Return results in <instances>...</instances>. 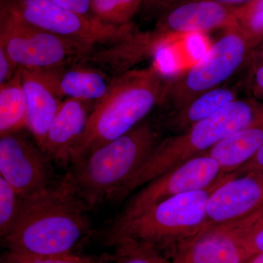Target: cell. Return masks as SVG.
<instances>
[{
	"mask_svg": "<svg viewBox=\"0 0 263 263\" xmlns=\"http://www.w3.org/2000/svg\"><path fill=\"white\" fill-rule=\"evenodd\" d=\"M62 179L23 196L14 224L2 238L10 252L48 255L70 253L92 234L91 212Z\"/></svg>",
	"mask_w": 263,
	"mask_h": 263,
	"instance_id": "cell-1",
	"label": "cell"
},
{
	"mask_svg": "<svg viewBox=\"0 0 263 263\" xmlns=\"http://www.w3.org/2000/svg\"><path fill=\"white\" fill-rule=\"evenodd\" d=\"M167 79L158 66L129 70L114 78L106 96L95 105L71 164L113 141L145 120L161 106Z\"/></svg>",
	"mask_w": 263,
	"mask_h": 263,
	"instance_id": "cell-2",
	"label": "cell"
},
{
	"mask_svg": "<svg viewBox=\"0 0 263 263\" xmlns=\"http://www.w3.org/2000/svg\"><path fill=\"white\" fill-rule=\"evenodd\" d=\"M159 132L146 120L70 166L64 181L91 210L113 201L158 144Z\"/></svg>",
	"mask_w": 263,
	"mask_h": 263,
	"instance_id": "cell-3",
	"label": "cell"
},
{
	"mask_svg": "<svg viewBox=\"0 0 263 263\" xmlns=\"http://www.w3.org/2000/svg\"><path fill=\"white\" fill-rule=\"evenodd\" d=\"M263 114V102L254 98L236 99L189 130L159 142L148 158L114 199L120 202L133 192L167 171L203 155L235 132L250 125Z\"/></svg>",
	"mask_w": 263,
	"mask_h": 263,
	"instance_id": "cell-4",
	"label": "cell"
},
{
	"mask_svg": "<svg viewBox=\"0 0 263 263\" xmlns=\"http://www.w3.org/2000/svg\"><path fill=\"white\" fill-rule=\"evenodd\" d=\"M221 183L171 197L125 222L110 224L104 234L105 245L129 238L168 257L178 245L205 228L208 199Z\"/></svg>",
	"mask_w": 263,
	"mask_h": 263,
	"instance_id": "cell-5",
	"label": "cell"
},
{
	"mask_svg": "<svg viewBox=\"0 0 263 263\" xmlns=\"http://www.w3.org/2000/svg\"><path fill=\"white\" fill-rule=\"evenodd\" d=\"M254 49L238 27L226 29L224 34L195 65L167 79L161 106L172 113L202 93L221 86L250 61Z\"/></svg>",
	"mask_w": 263,
	"mask_h": 263,
	"instance_id": "cell-6",
	"label": "cell"
},
{
	"mask_svg": "<svg viewBox=\"0 0 263 263\" xmlns=\"http://www.w3.org/2000/svg\"><path fill=\"white\" fill-rule=\"evenodd\" d=\"M0 47L18 68L40 71L81 61L95 50L34 27L0 6Z\"/></svg>",
	"mask_w": 263,
	"mask_h": 263,
	"instance_id": "cell-7",
	"label": "cell"
},
{
	"mask_svg": "<svg viewBox=\"0 0 263 263\" xmlns=\"http://www.w3.org/2000/svg\"><path fill=\"white\" fill-rule=\"evenodd\" d=\"M4 7L34 27L72 40L91 49L122 42L138 30L135 24L116 27L72 11L53 0H0Z\"/></svg>",
	"mask_w": 263,
	"mask_h": 263,
	"instance_id": "cell-8",
	"label": "cell"
},
{
	"mask_svg": "<svg viewBox=\"0 0 263 263\" xmlns=\"http://www.w3.org/2000/svg\"><path fill=\"white\" fill-rule=\"evenodd\" d=\"M207 154L197 156L147 183L129 199L111 226L122 224L160 202L181 194L206 190L231 177Z\"/></svg>",
	"mask_w": 263,
	"mask_h": 263,
	"instance_id": "cell-9",
	"label": "cell"
},
{
	"mask_svg": "<svg viewBox=\"0 0 263 263\" xmlns=\"http://www.w3.org/2000/svg\"><path fill=\"white\" fill-rule=\"evenodd\" d=\"M263 208L252 215L209 227L184 240L172 251L173 263H246L256 256L249 243L252 226Z\"/></svg>",
	"mask_w": 263,
	"mask_h": 263,
	"instance_id": "cell-10",
	"label": "cell"
},
{
	"mask_svg": "<svg viewBox=\"0 0 263 263\" xmlns=\"http://www.w3.org/2000/svg\"><path fill=\"white\" fill-rule=\"evenodd\" d=\"M23 130L0 136V176L28 196L54 183L51 159Z\"/></svg>",
	"mask_w": 263,
	"mask_h": 263,
	"instance_id": "cell-11",
	"label": "cell"
},
{
	"mask_svg": "<svg viewBox=\"0 0 263 263\" xmlns=\"http://www.w3.org/2000/svg\"><path fill=\"white\" fill-rule=\"evenodd\" d=\"M239 7L214 0H189L172 5L157 18L155 28L148 31L151 41L157 48L181 34L228 28L235 24Z\"/></svg>",
	"mask_w": 263,
	"mask_h": 263,
	"instance_id": "cell-12",
	"label": "cell"
},
{
	"mask_svg": "<svg viewBox=\"0 0 263 263\" xmlns=\"http://www.w3.org/2000/svg\"><path fill=\"white\" fill-rule=\"evenodd\" d=\"M262 208L263 173L232 176L219 185L208 199L204 229L240 220Z\"/></svg>",
	"mask_w": 263,
	"mask_h": 263,
	"instance_id": "cell-13",
	"label": "cell"
},
{
	"mask_svg": "<svg viewBox=\"0 0 263 263\" xmlns=\"http://www.w3.org/2000/svg\"><path fill=\"white\" fill-rule=\"evenodd\" d=\"M62 98L98 103L108 94L114 78L105 70L82 61L35 71Z\"/></svg>",
	"mask_w": 263,
	"mask_h": 263,
	"instance_id": "cell-14",
	"label": "cell"
},
{
	"mask_svg": "<svg viewBox=\"0 0 263 263\" xmlns=\"http://www.w3.org/2000/svg\"><path fill=\"white\" fill-rule=\"evenodd\" d=\"M96 104L76 99L63 100L48 129L43 148L52 162L70 166L74 149Z\"/></svg>",
	"mask_w": 263,
	"mask_h": 263,
	"instance_id": "cell-15",
	"label": "cell"
},
{
	"mask_svg": "<svg viewBox=\"0 0 263 263\" xmlns=\"http://www.w3.org/2000/svg\"><path fill=\"white\" fill-rule=\"evenodd\" d=\"M19 70L28 105L27 129L43 150L48 129L64 100L38 72Z\"/></svg>",
	"mask_w": 263,
	"mask_h": 263,
	"instance_id": "cell-16",
	"label": "cell"
},
{
	"mask_svg": "<svg viewBox=\"0 0 263 263\" xmlns=\"http://www.w3.org/2000/svg\"><path fill=\"white\" fill-rule=\"evenodd\" d=\"M236 86H219L199 95L183 108L167 114L164 128L171 135L189 130L197 123L207 119L238 99Z\"/></svg>",
	"mask_w": 263,
	"mask_h": 263,
	"instance_id": "cell-17",
	"label": "cell"
},
{
	"mask_svg": "<svg viewBox=\"0 0 263 263\" xmlns=\"http://www.w3.org/2000/svg\"><path fill=\"white\" fill-rule=\"evenodd\" d=\"M262 144L263 114L250 125L230 135L205 154L216 161L224 174H231Z\"/></svg>",
	"mask_w": 263,
	"mask_h": 263,
	"instance_id": "cell-18",
	"label": "cell"
},
{
	"mask_svg": "<svg viewBox=\"0 0 263 263\" xmlns=\"http://www.w3.org/2000/svg\"><path fill=\"white\" fill-rule=\"evenodd\" d=\"M27 97L20 70L8 82L0 85V136L27 129Z\"/></svg>",
	"mask_w": 263,
	"mask_h": 263,
	"instance_id": "cell-19",
	"label": "cell"
},
{
	"mask_svg": "<svg viewBox=\"0 0 263 263\" xmlns=\"http://www.w3.org/2000/svg\"><path fill=\"white\" fill-rule=\"evenodd\" d=\"M145 0H93L92 16L102 23L116 27L134 24Z\"/></svg>",
	"mask_w": 263,
	"mask_h": 263,
	"instance_id": "cell-20",
	"label": "cell"
},
{
	"mask_svg": "<svg viewBox=\"0 0 263 263\" xmlns=\"http://www.w3.org/2000/svg\"><path fill=\"white\" fill-rule=\"evenodd\" d=\"M114 254L82 255L70 253L33 255L7 250L1 257V263H113Z\"/></svg>",
	"mask_w": 263,
	"mask_h": 263,
	"instance_id": "cell-21",
	"label": "cell"
},
{
	"mask_svg": "<svg viewBox=\"0 0 263 263\" xmlns=\"http://www.w3.org/2000/svg\"><path fill=\"white\" fill-rule=\"evenodd\" d=\"M109 247L115 249L113 263H173L155 249L129 238H121Z\"/></svg>",
	"mask_w": 263,
	"mask_h": 263,
	"instance_id": "cell-22",
	"label": "cell"
},
{
	"mask_svg": "<svg viewBox=\"0 0 263 263\" xmlns=\"http://www.w3.org/2000/svg\"><path fill=\"white\" fill-rule=\"evenodd\" d=\"M233 26L238 27L257 48L263 42V0H254L240 6Z\"/></svg>",
	"mask_w": 263,
	"mask_h": 263,
	"instance_id": "cell-23",
	"label": "cell"
},
{
	"mask_svg": "<svg viewBox=\"0 0 263 263\" xmlns=\"http://www.w3.org/2000/svg\"><path fill=\"white\" fill-rule=\"evenodd\" d=\"M23 196L0 176V235L4 238L18 215Z\"/></svg>",
	"mask_w": 263,
	"mask_h": 263,
	"instance_id": "cell-24",
	"label": "cell"
},
{
	"mask_svg": "<svg viewBox=\"0 0 263 263\" xmlns=\"http://www.w3.org/2000/svg\"><path fill=\"white\" fill-rule=\"evenodd\" d=\"M252 173H263V144L249 160L231 174L236 177Z\"/></svg>",
	"mask_w": 263,
	"mask_h": 263,
	"instance_id": "cell-25",
	"label": "cell"
},
{
	"mask_svg": "<svg viewBox=\"0 0 263 263\" xmlns=\"http://www.w3.org/2000/svg\"><path fill=\"white\" fill-rule=\"evenodd\" d=\"M249 243L255 255L263 253V212L250 230Z\"/></svg>",
	"mask_w": 263,
	"mask_h": 263,
	"instance_id": "cell-26",
	"label": "cell"
},
{
	"mask_svg": "<svg viewBox=\"0 0 263 263\" xmlns=\"http://www.w3.org/2000/svg\"><path fill=\"white\" fill-rule=\"evenodd\" d=\"M18 70V67L13 63L4 48L0 47V85L13 79Z\"/></svg>",
	"mask_w": 263,
	"mask_h": 263,
	"instance_id": "cell-27",
	"label": "cell"
},
{
	"mask_svg": "<svg viewBox=\"0 0 263 263\" xmlns=\"http://www.w3.org/2000/svg\"><path fill=\"white\" fill-rule=\"evenodd\" d=\"M250 75L251 90L254 97L263 102V63H253Z\"/></svg>",
	"mask_w": 263,
	"mask_h": 263,
	"instance_id": "cell-28",
	"label": "cell"
},
{
	"mask_svg": "<svg viewBox=\"0 0 263 263\" xmlns=\"http://www.w3.org/2000/svg\"><path fill=\"white\" fill-rule=\"evenodd\" d=\"M55 3L85 16H92L93 0H53Z\"/></svg>",
	"mask_w": 263,
	"mask_h": 263,
	"instance_id": "cell-29",
	"label": "cell"
},
{
	"mask_svg": "<svg viewBox=\"0 0 263 263\" xmlns=\"http://www.w3.org/2000/svg\"><path fill=\"white\" fill-rule=\"evenodd\" d=\"M174 0H145L142 7L143 14L147 17L158 18L172 4Z\"/></svg>",
	"mask_w": 263,
	"mask_h": 263,
	"instance_id": "cell-30",
	"label": "cell"
},
{
	"mask_svg": "<svg viewBox=\"0 0 263 263\" xmlns=\"http://www.w3.org/2000/svg\"><path fill=\"white\" fill-rule=\"evenodd\" d=\"M184 1H189V0H174L171 6L178 4V3H182V2ZM214 1L223 3V4L231 5V6H242V5L251 3V2L254 1V0H214Z\"/></svg>",
	"mask_w": 263,
	"mask_h": 263,
	"instance_id": "cell-31",
	"label": "cell"
},
{
	"mask_svg": "<svg viewBox=\"0 0 263 263\" xmlns=\"http://www.w3.org/2000/svg\"><path fill=\"white\" fill-rule=\"evenodd\" d=\"M251 60H253L254 63H263V43L254 50Z\"/></svg>",
	"mask_w": 263,
	"mask_h": 263,
	"instance_id": "cell-32",
	"label": "cell"
},
{
	"mask_svg": "<svg viewBox=\"0 0 263 263\" xmlns=\"http://www.w3.org/2000/svg\"><path fill=\"white\" fill-rule=\"evenodd\" d=\"M247 263H263V253L257 254Z\"/></svg>",
	"mask_w": 263,
	"mask_h": 263,
	"instance_id": "cell-33",
	"label": "cell"
},
{
	"mask_svg": "<svg viewBox=\"0 0 263 263\" xmlns=\"http://www.w3.org/2000/svg\"><path fill=\"white\" fill-rule=\"evenodd\" d=\"M246 263H247V262H246Z\"/></svg>",
	"mask_w": 263,
	"mask_h": 263,
	"instance_id": "cell-34",
	"label": "cell"
}]
</instances>
